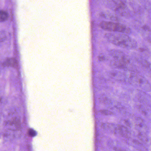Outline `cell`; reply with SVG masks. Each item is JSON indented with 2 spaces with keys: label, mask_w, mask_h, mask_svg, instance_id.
<instances>
[{
  "label": "cell",
  "mask_w": 151,
  "mask_h": 151,
  "mask_svg": "<svg viewBox=\"0 0 151 151\" xmlns=\"http://www.w3.org/2000/svg\"><path fill=\"white\" fill-rule=\"evenodd\" d=\"M108 41L122 48L132 49L137 47V43L127 34L117 32H108L105 34Z\"/></svg>",
  "instance_id": "obj_1"
},
{
  "label": "cell",
  "mask_w": 151,
  "mask_h": 151,
  "mask_svg": "<svg viewBox=\"0 0 151 151\" xmlns=\"http://www.w3.org/2000/svg\"><path fill=\"white\" fill-rule=\"evenodd\" d=\"M110 55L113 59L110 62V65L113 68L120 69L130 70L132 66L129 58L124 53L118 50H112Z\"/></svg>",
  "instance_id": "obj_2"
},
{
  "label": "cell",
  "mask_w": 151,
  "mask_h": 151,
  "mask_svg": "<svg viewBox=\"0 0 151 151\" xmlns=\"http://www.w3.org/2000/svg\"><path fill=\"white\" fill-rule=\"evenodd\" d=\"M99 25L101 29L110 32H117L127 35L130 34L131 32L128 26L119 23L102 22L100 23Z\"/></svg>",
  "instance_id": "obj_3"
},
{
  "label": "cell",
  "mask_w": 151,
  "mask_h": 151,
  "mask_svg": "<svg viewBox=\"0 0 151 151\" xmlns=\"http://www.w3.org/2000/svg\"><path fill=\"white\" fill-rule=\"evenodd\" d=\"M112 7H114L115 11L120 14H126V5L125 1H114Z\"/></svg>",
  "instance_id": "obj_4"
},
{
  "label": "cell",
  "mask_w": 151,
  "mask_h": 151,
  "mask_svg": "<svg viewBox=\"0 0 151 151\" xmlns=\"http://www.w3.org/2000/svg\"><path fill=\"white\" fill-rule=\"evenodd\" d=\"M8 17V14L5 11L0 10V22L6 21Z\"/></svg>",
  "instance_id": "obj_5"
},
{
  "label": "cell",
  "mask_w": 151,
  "mask_h": 151,
  "mask_svg": "<svg viewBox=\"0 0 151 151\" xmlns=\"http://www.w3.org/2000/svg\"><path fill=\"white\" fill-rule=\"evenodd\" d=\"M101 114H103L106 115H111L113 114V113L111 111H108L107 110H101L100 111Z\"/></svg>",
  "instance_id": "obj_6"
}]
</instances>
